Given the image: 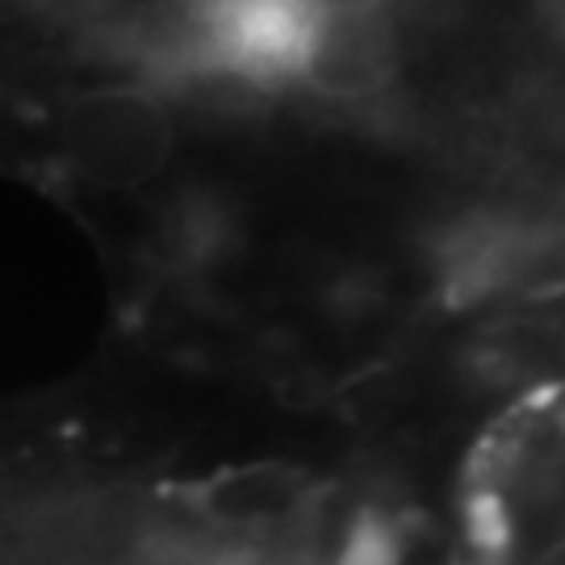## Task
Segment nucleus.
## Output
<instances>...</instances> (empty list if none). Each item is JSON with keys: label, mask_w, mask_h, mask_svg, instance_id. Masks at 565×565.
I'll list each match as a JSON object with an SVG mask.
<instances>
[{"label": "nucleus", "mask_w": 565, "mask_h": 565, "mask_svg": "<svg viewBox=\"0 0 565 565\" xmlns=\"http://www.w3.org/2000/svg\"><path fill=\"white\" fill-rule=\"evenodd\" d=\"M394 39L373 9L364 4H323L310 30L302 55V72L323 93H373L390 76Z\"/></svg>", "instance_id": "obj_1"}, {"label": "nucleus", "mask_w": 565, "mask_h": 565, "mask_svg": "<svg viewBox=\"0 0 565 565\" xmlns=\"http://www.w3.org/2000/svg\"><path fill=\"white\" fill-rule=\"evenodd\" d=\"M527 565H565V527L557 536H548L545 545L532 553V562Z\"/></svg>", "instance_id": "obj_2"}]
</instances>
